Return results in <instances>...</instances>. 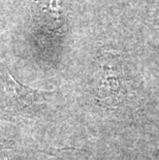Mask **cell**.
Here are the masks:
<instances>
[]
</instances>
